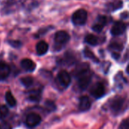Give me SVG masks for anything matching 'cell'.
<instances>
[{"instance_id": "16", "label": "cell", "mask_w": 129, "mask_h": 129, "mask_svg": "<svg viewBox=\"0 0 129 129\" xmlns=\"http://www.w3.org/2000/svg\"><path fill=\"white\" fill-rule=\"evenodd\" d=\"M85 40L88 44L93 45V46L97 45L98 44V39L93 34H89V35L86 36Z\"/></svg>"}, {"instance_id": "21", "label": "cell", "mask_w": 129, "mask_h": 129, "mask_svg": "<svg viewBox=\"0 0 129 129\" xmlns=\"http://www.w3.org/2000/svg\"><path fill=\"white\" fill-rule=\"evenodd\" d=\"M45 108H46L48 111H50V112L54 111V110L56 109V106H55L54 103L52 102V101H45Z\"/></svg>"}, {"instance_id": "13", "label": "cell", "mask_w": 129, "mask_h": 129, "mask_svg": "<svg viewBox=\"0 0 129 129\" xmlns=\"http://www.w3.org/2000/svg\"><path fill=\"white\" fill-rule=\"evenodd\" d=\"M48 50V45L44 42V41H41L37 43L36 45V52L38 55H44L47 53Z\"/></svg>"}, {"instance_id": "18", "label": "cell", "mask_w": 129, "mask_h": 129, "mask_svg": "<svg viewBox=\"0 0 129 129\" xmlns=\"http://www.w3.org/2000/svg\"><path fill=\"white\" fill-rule=\"evenodd\" d=\"M20 82L25 87H29L33 83V79L30 76H25L20 79Z\"/></svg>"}, {"instance_id": "11", "label": "cell", "mask_w": 129, "mask_h": 129, "mask_svg": "<svg viewBox=\"0 0 129 129\" xmlns=\"http://www.w3.org/2000/svg\"><path fill=\"white\" fill-rule=\"evenodd\" d=\"M20 65L23 70L28 72H33L36 69V63L30 59H23L20 62Z\"/></svg>"}, {"instance_id": "15", "label": "cell", "mask_w": 129, "mask_h": 129, "mask_svg": "<svg viewBox=\"0 0 129 129\" xmlns=\"http://www.w3.org/2000/svg\"><path fill=\"white\" fill-rule=\"evenodd\" d=\"M5 101L7 102V104L13 107H14L16 104H17V101H16V99L14 98V97L12 95V94L11 93V91H7L6 94H5Z\"/></svg>"}, {"instance_id": "25", "label": "cell", "mask_w": 129, "mask_h": 129, "mask_svg": "<svg viewBox=\"0 0 129 129\" xmlns=\"http://www.w3.org/2000/svg\"><path fill=\"white\" fill-rule=\"evenodd\" d=\"M0 129H11V128L8 123L3 122L0 124Z\"/></svg>"}, {"instance_id": "22", "label": "cell", "mask_w": 129, "mask_h": 129, "mask_svg": "<svg viewBox=\"0 0 129 129\" xmlns=\"http://www.w3.org/2000/svg\"><path fill=\"white\" fill-rule=\"evenodd\" d=\"M110 48L112 50L115 51V52H116V53H117V51H122V46L121 45L118 44V43H113V44H111V45H110Z\"/></svg>"}, {"instance_id": "24", "label": "cell", "mask_w": 129, "mask_h": 129, "mask_svg": "<svg viewBox=\"0 0 129 129\" xmlns=\"http://www.w3.org/2000/svg\"><path fill=\"white\" fill-rule=\"evenodd\" d=\"M8 42H9V44H10L12 47H14V48H19L20 46H21V42H20V41L10 40Z\"/></svg>"}, {"instance_id": "19", "label": "cell", "mask_w": 129, "mask_h": 129, "mask_svg": "<svg viewBox=\"0 0 129 129\" xmlns=\"http://www.w3.org/2000/svg\"><path fill=\"white\" fill-rule=\"evenodd\" d=\"M107 6L109 7L110 10H111V11L116 10V9H119L122 7V2L121 1H116L114 2L110 3Z\"/></svg>"}, {"instance_id": "4", "label": "cell", "mask_w": 129, "mask_h": 129, "mask_svg": "<svg viewBox=\"0 0 129 129\" xmlns=\"http://www.w3.org/2000/svg\"><path fill=\"white\" fill-rule=\"evenodd\" d=\"M70 40V36L69 34L65 31H58L54 36V42L57 44V45H64L67 44Z\"/></svg>"}, {"instance_id": "3", "label": "cell", "mask_w": 129, "mask_h": 129, "mask_svg": "<svg viewBox=\"0 0 129 129\" xmlns=\"http://www.w3.org/2000/svg\"><path fill=\"white\" fill-rule=\"evenodd\" d=\"M42 119L40 116L37 113H33L29 114L26 119V125L29 128H34L40 124Z\"/></svg>"}, {"instance_id": "9", "label": "cell", "mask_w": 129, "mask_h": 129, "mask_svg": "<svg viewBox=\"0 0 129 129\" xmlns=\"http://www.w3.org/2000/svg\"><path fill=\"white\" fill-rule=\"evenodd\" d=\"M106 23H107V17L104 16H100L98 17V20L95 22V23L94 24V26H92V29L95 32L100 33L102 31V29L105 26Z\"/></svg>"}, {"instance_id": "12", "label": "cell", "mask_w": 129, "mask_h": 129, "mask_svg": "<svg viewBox=\"0 0 129 129\" xmlns=\"http://www.w3.org/2000/svg\"><path fill=\"white\" fill-rule=\"evenodd\" d=\"M91 107V101L89 98L86 96H83L79 100V109L80 111L85 112L90 109Z\"/></svg>"}, {"instance_id": "8", "label": "cell", "mask_w": 129, "mask_h": 129, "mask_svg": "<svg viewBox=\"0 0 129 129\" xmlns=\"http://www.w3.org/2000/svg\"><path fill=\"white\" fill-rule=\"evenodd\" d=\"M123 105H124V99L120 97H117L114 98L111 102L110 108L113 113H118L119 111H121Z\"/></svg>"}, {"instance_id": "17", "label": "cell", "mask_w": 129, "mask_h": 129, "mask_svg": "<svg viewBox=\"0 0 129 129\" xmlns=\"http://www.w3.org/2000/svg\"><path fill=\"white\" fill-rule=\"evenodd\" d=\"M84 55L86 57H88V58H89L90 60H91L92 61H94V62H95V63H98L99 62V60H98V58L95 56V54L92 52V51H91L89 49H85L84 50Z\"/></svg>"}, {"instance_id": "10", "label": "cell", "mask_w": 129, "mask_h": 129, "mask_svg": "<svg viewBox=\"0 0 129 129\" xmlns=\"http://www.w3.org/2000/svg\"><path fill=\"white\" fill-rule=\"evenodd\" d=\"M10 73L11 69L9 66L4 62H0V81L7 79L10 75Z\"/></svg>"}, {"instance_id": "14", "label": "cell", "mask_w": 129, "mask_h": 129, "mask_svg": "<svg viewBox=\"0 0 129 129\" xmlns=\"http://www.w3.org/2000/svg\"><path fill=\"white\" fill-rule=\"evenodd\" d=\"M28 99L33 102H39L41 99V92L39 90L30 91L28 94Z\"/></svg>"}, {"instance_id": "5", "label": "cell", "mask_w": 129, "mask_h": 129, "mask_svg": "<svg viewBox=\"0 0 129 129\" xmlns=\"http://www.w3.org/2000/svg\"><path fill=\"white\" fill-rule=\"evenodd\" d=\"M57 79H58V82L60 84V85L63 86V87H64V88L68 87L70 85V82H71L70 76L65 70H62V71H60L58 73V75H57Z\"/></svg>"}, {"instance_id": "1", "label": "cell", "mask_w": 129, "mask_h": 129, "mask_svg": "<svg viewBox=\"0 0 129 129\" xmlns=\"http://www.w3.org/2000/svg\"><path fill=\"white\" fill-rule=\"evenodd\" d=\"M76 78L79 88L82 90L86 89L91 83L92 79V74L90 71L88 64L82 63L77 67Z\"/></svg>"}, {"instance_id": "6", "label": "cell", "mask_w": 129, "mask_h": 129, "mask_svg": "<svg viewBox=\"0 0 129 129\" xmlns=\"http://www.w3.org/2000/svg\"><path fill=\"white\" fill-rule=\"evenodd\" d=\"M91 95L94 98H95L97 99L101 98L105 94V88H104V86L101 83H97V84H95L93 86V88H91Z\"/></svg>"}, {"instance_id": "2", "label": "cell", "mask_w": 129, "mask_h": 129, "mask_svg": "<svg viewBox=\"0 0 129 129\" xmlns=\"http://www.w3.org/2000/svg\"><path fill=\"white\" fill-rule=\"evenodd\" d=\"M88 14L85 9H79L76 11L72 17V21L75 25L81 26L84 25L87 21Z\"/></svg>"}, {"instance_id": "20", "label": "cell", "mask_w": 129, "mask_h": 129, "mask_svg": "<svg viewBox=\"0 0 129 129\" xmlns=\"http://www.w3.org/2000/svg\"><path fill=\"white\" fill-rule=\"evenodd\" d=\"M8 114V109L6 106H0V119H5Z\"/></svg>"}, {"instance_id": "23", "label": "cell", "mask_w": 129, "mask_h": 129, "mask_svg": "<svg viewBox=\"0 0 129 129\" xmlns=\"http://www.w3.org/2000/svg\"><path fill=\"white\" fill-rule=\"evenodd\" d=\"M120 129H129L128 119H125L122 122L120 125Z\"/></svg>"}, {"instance_id": "7", "label": "cell", "mask_w": 129, "mask_h": 129, "mask_svg": "<svg viewBox=\"0 0 129 129\" xmlns=\"http://www.w3.org/2000/svg\"><path fill=\"white\" fill-rule=\"evenodd\" d=\"M126 29V25L122 21H118L115 23L111 29V34L113 36H119L122 34Z\"/></svg>"}]
</instances>
